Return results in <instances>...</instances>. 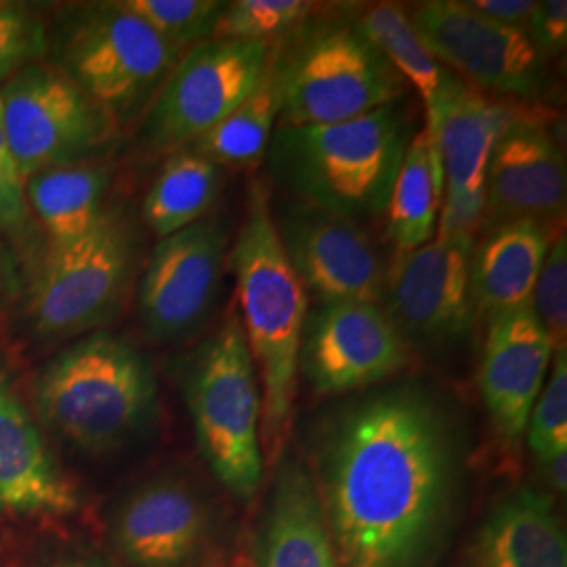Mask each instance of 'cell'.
I'll return each instance as SVG.
<instances>
[{
	"label": "cell",
	"instance_id": "f546056e",
	"mask_svg": "<svg viewBox=\"0 0 567 567\" xmlns=\"http://www.w3.org/2000/svg\"><path fill=\"white\" fill-rule=\"evenodd\" d=\"M122 4L154 28L164 41L187 51L213 39L224 13L221 0H121Z\"/></svg>",
	"mask_w": 567,
	"mask_h": 567
},
{
	"label": "cell",
	"instance_id": "3957f363",
	"mask_svg": "<svg viewBox=\"0 0 567 567\" xmlns=\"http://www.w3.org/2000/svg\"><path fill=\"white\" fill-rule=\"evenodd\" d=\"M414 131L400 103L322 126H276L265 164L290 200L364 225L385 217Z\"/></svg>",
	"mask_w": 567,
	"mask_h": 567
},
{
	"label": "cell",
	"instance_id": "ac0fdd59",
	"mask_svg": "<svg viewBox=\"0 0 567 567\" xmlns=\"http://www.w3.org/2000/svg\"><path fill=\"white\" fill-rule=\"evenodd\" d=\"M553 353V343L532 307L486 322L480 391L496 437L508 450L519 447L526 437Z\"/></svg>",
	"mask_w": 567,
	"mask_h": 567
},
{
	"label": "cell",
	"instance_id": "277c9868",
	"mask_svg": "<svg viewBox=\"0 0 567 567\" xmlns=\"http://www.w3.org/2000/svg\"><path fill=\"white\" fill-rule=\"evenodd\" d=\"M37 404L44 425L63 442L89 454H107L152 423L158 383L135 344L100 330L44 365Z\"/></svg>",
	"mask_w": 567,
	"mask_h": 567
},
{
	"label": "cell",
	"instance_id": "d6986e66",
	"mask_svg": "<svg viewBox=\"0 0 567 567\" xmlns=\"http://www.w3.org/2000/svg\"><path fill=\"white\" fill-rule=\"evenodd\" d=\"M206 508L179 480L137 489L116 522V545L135 567H182L203 543Z\"/></svg>",
	"mask_w": 567,
	"mask_h": 567
},
{
	"label": "cell",
	"instance_id": "4316f807",
	"mask_svg": "<svg viewBox=\"0 0 567 567\" xmlns=\"http://www.w3.org/2000/svg\"><path fill=\"white\" fill-rule=\"evenodd\" d=\"M349 16L365 41L421 95L425 118H429L456 74L431 55L404 7L398 2H374L351 9Z\"/></svg>",
	"mask_w": 567,
	"mask_h": 567
},
{
	"label": "cell",
	"instance_id": "7c38bea8",
	"mask_svg": "<svg viewBox=\"0 0 567 567\" xmlns=\"http://www.w3.org/2000/svg\"><path fill=\"white\" fill-rule=\"evenodd\" d=\"M454 76L425 131L437 145L444 171V204L435 238L473 248L486 225V173L501 135L522 112Z\"/></svg>",
	"mask_w": 567,
	"mask_h": 567
},
{
	"label": "cell",
	"instance_id": "ffe728a7",
	"mask_svg": "<svg viewBox=\"0 0 567 567\" xmlns=\"http://www.w3.org/2000/svg\"><path fill=\"white\" fill-rule=\"evenodd\" d=\"M76 505L74 487L53 463L39 426L0 370V511L61 515Z\"/></svg>",
	"mask_w": 567,
	"mask_h": 567
},
{
	"label": "cell",
	"instance_id": "5bb4252c",
	"mask_svg": "<svg viewBox=\"0 0 567 567\" xmlns=\"http://www.w3.org/2000/svg\"><path fill=\"white\" fill-rule=\"evenodd\" d=\"M473 248L431 243L395 255L386 267L383 307L410 351L444 355L473 341L477 311L471 295Z\"/></svg>",
	"mask_w": 567,
	"mask_h": 567
},
{
	"label": "cell",
	"instance_id": "7a4b0ae2",
	"mask_svg": "<svg viewBox=\"0 0 567 567\" xmlns=\"http://www.w3.org/2000/svg\"><path fill=\"white\" fill-rule=\"evenodd\" d=\"M227 265L238 286V316L261 385L265 465H278L290 437L299 391L307 292L284 255L271 219V189L248 185L244 221Z\"/></svg>",
	"mask_w": 567,
	"mask_h": 567
},
{
	"label": "cell",
	"instance_id": "e0dca14e",
	"mask_svg": "<svg viewBox=\"0 0 567 567\" xmlns=\"http://www.w3.org/2000/svg\"><path fill=\"white\" fill-rule=\"evenodd\" d=\"M566 198L564 147L543 107L524 105L489 156L484 229L522 219L564 227Z\"/></svg>",
	"mask_w": 567,
	"mask_h": 567
},
{
	"label": "cell",
	"instance_id": "836d02e7",
	"mask_svg": "<svg viewBox=\"0 0 567 567\" xmlns=\"http://www.w3.org/2000/svg\"><path fill=\"white\" fill-rule=\"evenodd\" d=\"M30 227V208L23 196V179L7 140L0 110V231L21 238Z\"/></svg>",
	"mask_w": 567,
	"mask_h": 567
},
{
	"label": "cell",
	"instance_id": "5b68a950",
	"mask_svg": "<svg viewBox=\"0 0 567 567\" xmlns=\"http://www.w3.org/2000/svg\"><path fill=\"white\" fill-rule=\"evenodd\" d=\"M292 34L288 49L274 42L278 126L337 124L404 100V79L349 13L311 18Z\"/></svg>",
	"mask_w": 567,
	"mask_h": 567
},
{
	"label": "cell",
	"instance_id": "4dcf8cb0",
	"mask_svg": "<svg viewBox=\"0 0 567 567\" xmlns=\"http://www.w3.org/2000/svg\"><path fill=\"white\" fill-rule=\"evenodd\" d=\"M526 440L536 463L567 452V351L553 353L547 381L527 421Z\"/></svg>",
	"mask_w": 567,
	"mask_h": 567
},
{
	"label": "cell",
	"instance_id": "f35d334b",
	"mask_svg": "<svg viewBox=\"0 0 567 567\" xmlns=\"http://www.w3.org/2000/svg\"><path fill=\"white\" fill-rule=\"evenodd\" d=\"M61 567H84V566H61Z\"/></svg>",
	"mask_w": 567,
	"mask_h": 567
},
{
	"label": "cell",
	"instance_id": "d590c367",
	"mask_svg": "<svg viewBox=\"0 0 567 567\" xmlns=\"http://www.w3.org/2000/svg\"><path fill=\"white\" fill-rule=\"evenodd\" d=\"M466 7L484 20L526 32L527 20L534 11L532 0H463Z\"/></svg>",
	"mask_w": 567,
	"mask_h": 567
},
{
	"label": "cell",
	"instance_id": "7402d4cb",
	"mask_svg": "<svg viewBox=\"0 0 567 567\" xmlns=\"http://www.w3.org/2000/svg\"><path fill=\"white\" fill-rule=\"evenodd\" d=\"M480 567H567L566 529L547 494L524 487L494 508L477 543Z\"/></svg>",
	"mask_w": 567,
	"mask_h": 567
},
{
	"label": "cell",
	"instance_id": "603a6c76",
	"mask_svg": "<svg viewBox=\"0 0 567 567\" xmlns=\"http://www.w3.org/2000/svg\"><path fill=\"white\" fill-rule=\"evenodd\" d=\"M261 567H339L313 477L295 461L278 471Z\"/></svg>",
	"mask_w": 567,
	"mask_h": 567
},
{
	"label": "cell",
	"instance_id": "d6a6232c",
	"mask_svg": "<svg viewBox=\"0 0 567 567\" xmlns=\"http://www.w3.org/2000/svg\"><path fill=\"white\" fill-rule=\"evenodd\" d=\"M532 311L555 351H567V243L561 231L550 246L532 295Z\"/></svg>",
	"mask_w": 567,
	"mask_h": 567
},
{
	"label": "cell",
	"instance_id": "484cf974",
	"mask_svg": "<svg viewBox=\"0 0 567 567\" xmlns=\"http://www.w3.org/2000/svg\"><path fill=\"white\" fill-rule=\"evenodd\" d=\"M224 168L194 147L166 156L142 204L145 225L154 236L166 238L210 215L219 200Z\"/></svg>",
	"mask_w": 567,
	"mask_h": 567
},
{
	"label": "cell",
	"instance_id": "30bf717a",
	"mask_svg": "<svg viewBox=\"0 0 567 567\" xmlns=\"http://www.w3.org/2000/svg\"><path fill=\"white\" fill-rule=\"evenodd\" d=\"M0 110L21 179L61 164L102 161L118 124L53 63H32L0 84Z\"/></svg>",
	"mask_w": 567,
	"mask_h": 567
},
{
	"label": "cell",
	"instance_id": "8d00e7d4",
	"mask_svg": "<svg viewBox=\"0 0 567 567\" xmlns=\"http://www.w3.org/2000/svg\"><path fill=\"white\" fill-rule=\"evenodd\" d=\"M540 473H543V482L547 484L555 494H566L567 487V452H557L553 456H548L545 461L536 463Z\"/></svg>",
	"mask_w": 567,
	"mask_h": 567
},
{
	"label": "cell",
	"instance_id": "d4e9b609",
	"mask_svg": "<svg viewBox=\"0 0 567 567\" xmlns=\"http://www.w3.org/2000/svg\"><path fill=\"white\" fill-rule=\"evenodd\" d=\"M444 204V171L437 145L419 128L405 147L398 177L386 204V236L395 255L412 252L431 243Z\"/></svg>",
	"mask_w": 567,
	"mask_h": 567
},
{
	"label": "cell",
	"instance_id": "9c48e42d",
	"mask_svg": "<svg viewBox=\"0 0 567 567\" xmlns=\"http://www.w3.org/2000/svg\"><path fill=\"white\" fill-rule=\"evenodd\" d=\"M269 42L208 39L183 53L140 121V143L168 156L203 140L246 102L271 65Z\"/></svg>",
	"mask_w": 567,
	"mask_h": 567
},
{
	"label": "cell",
	"instance_id": "1f68e13d",
	"mask_svg": "<svg viewBox=\"0 0 567 567\" xmlns=\"http://www.w3.org/2000/svg\"><path fill=\"white\" fill-rule=\"evenodd\" d=\"M49 53V34L37 11L0 2V84Z\"/></svg>",
	"mask_w": 567,
	"mask_h": 567
},
{
	"label": "cell",
	"instance_id": "f1b7e54d",
	"mask_svg": "<svg viewBox=\"0 0 567 567\" xmlns=\"http://www.w3.org/2000/svg\"><path fill=\"white\" fill-rule=\"evenodd\" d=\"M322 4L309 0H234L225 2L213 39L274 44L320 13Z\"/></svg>",
	"mask_w": 567,
	"mask_h": 567
},
{
	"label": "cell",
	"instance_id": "44dd1931",
	"mask_svg": "<svg viewBox=\"0 0 567 567\" xmlns=\"http://www.w3.org/2000/svg\"><path fill=\"white\" fill-rule=\"evenodd\" d=\"M561 231L566 229L522 219L487 227L480 234L468 264L477 318L489 322L532 305L548 246Z\"/></svg>",
	"mask_w": 567,
	"mask_h": 567
},
{
	"label": "cell",
	"instance_id": "83f0119b",
	"mask_svg": "<svg viewBox=\"0 0 567 567\" xmlns=\"http://www.w3.org/2000/svg\"><path fill=\"white\" fill-rule=\"evenodd\" d=\"M280 97L274 79V55L264 82L227 118L189 145L208 161L231 171H252L265 163L278 126Z\"/></svg>",
	"mask_w": 567,
	"mask_h": 567
},
{
	"label": "cell",
	"instance_id": "8992f818",
	"mask_svg": "<svg viewBox=\"0 0 567 567\" xmlns=\"http://www.w3.org/2000/svg\"><path fill=\"white\" fill-rule=\"evenodd\" d=\"M227 311L192 358L185 400L206 465L231 494L250 501L264 480V402L238 307Z\"/></svg>",
	"mask_w": 567,
	"mask_h": 567
},
{
	"label": "cell",
	"instance_id": "8fae6325",
	"mask_svg": "<svg viewBox=\"0 0 567 567\" xmlns=\"http://www.w3.org/2000/svg\"><path fill=\"white\" fill-rule=\"evenodd\" d=\"M431 55L489 97L540 105L547 97L548 60L524 30L473 13L463 0H426L408 11Z\"/></svg>",
	"mask_w": 567,
	"mask_h": 567
},
{
	"label": "cell",
	"instance_id": "74e56055",
	"mask_svg": "<svg viewBox=\"0 0 567 567\" xmlns=\"http://www.w3.org/2000/svg\"><path fill=\"white\" fill-rule=\"evenodd\" d=\"M11 284H13V265L7 248L0 243V309L4 307L7 297L11 295Z\"/></svg>",
	"mask_w": 567,
	"mask_h": 567
},
{
	"label": "cell",
	"instance_id": "2e32d148",
	"mask_svg": "<svg viewBox=\"0 0 567 567\" xmlns=\"http://www.w3.org/2000/svg\"><path fill=\"white\" fill-rule=\"evenodd\" d=\"M271 219L288 264L318 303H383L389 265L364 225L290 198L271 204Z\"/></svg>",
	"mask_w": 567,
	"mask_h": 567
},
{
	"label": "cell",
	"instance_id": "ba28073f",
	"mask_svg": "<svg viewBox=\"0 0 567 567\" xmlns=\"http://www.w3.org/2000/svg\"><path fill=\"white\" fill-rule=\"evenodd\" d=\"M137 271V231L114 206L81 240L49 248L30 288L25 318L44 341L86 337L112 324Z\"/></svg>",
	"mask_w": 567,
	"mask_h": 567
},
{
	"label": "cell",
	"instance_id": "6da1fadb",
	"mask_svg": "<svg viewBox=\"0 0 567 567\" xmlns=\"http://www.w3.org/2000/svg\"><path fill=\"white\" fill-rule=\"evenodd\" d=\"M463 465L461 429L421 383L368 389L328 414L316 429L313 484L339 566H431Z\"/></svg>",
	"mask_w": 567,
	"mask_h": 567
},
{
	"label": "cell",
	"instance_id": "e575fe53",
	"mask_svg": "<svg viewBox=\"0 0 567 567\" xmlns=\"http://www.w3.org/2000/svg\"><path fill=\"white\" fill-rule=\"evenodd\" d=\"M526 34L548 61L564 55L567 47L566 0L534 2V11L527 20Z\"/></svg>",
	"mask_w": 567,
	"mask_h": 567
},
{
	"label": "cell",
	"instance_id": "52a82bcc",
	"mask_svg": "<svg viewBox=\"0 0 567 567\" xmlns=\"http://www.w3.org/2000/svg\"><path fill=\"white\" fill-rule=\"evenodd\" d=\"M183 53L122 2H91L61 21L53 65L122 128L142 121Z\"/></svg>",
	"mask_w": 567,
	"mask_h": 567
},
{
	"label": "cell",
	"instance_id": "9a60e30c",
	"mask_svg": "<svg viewBox=\"0 0 567 567\" xmlns=\"http://www.w3.org/2000/svg\"><path fill=\"white\" fill-rule=\"evenodd\" d=\"M410 360V347L381 303L334 301L307 311L299 377L318 395L368 391L402 374Z\"/></svg>",
	"mask_w": 567,
	"mask_h": 567
},
{
	"label": "cell",
	"instance_id": "cb8c5ba5",
	"mask_svg": "<svg viewBox=\"0 0 567 567\" xmlns=\"http://www.w3.org/2000/svg\"><path fill=\"white\" fill-rule=\"evenodd\" d=\"M112 168L102 161L61 164L23 179V196L49 234V248L68 246L89 234L105 213Z\"/></svg>",
	"mask_w": 567,
	"mask_h": 567
},
{
	"label": "cell",
	"instance_id": "4fadbf2b",
	"mask_svg": "<svg viewBox=\"0 0 567 567\" xmlns=\"http://www.w3.org/2000/svg\"><path fill=\"white\" fill-rule=\"evenodd\" d=\"M229 244L227 224L217 215L158 240L137 288L147 341L182 343L208 324L221 297Z\"/></svg>",
	"mask_w": 567,
	"mask_h": 567
}]
</instances>
